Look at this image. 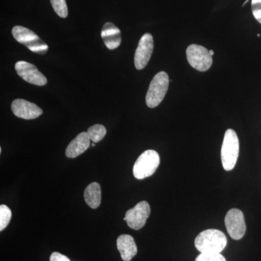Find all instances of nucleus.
Wrapping results in <instances>:
<instances>
[{
	"label": "nucleus",
	"instance_id": "f257e3e1",
	"mask_svg": "<svg viewBox=\"0 0 261 261\" xmlns=\"http://www.w3.org/2000/svg\"><path fill=\"white\" fill-rule=\"evenodd\" d=\"M226 244V235L217 229L205 230L195 240V247L200 253H221Z\"/></svg>",
	"mask_w": 261,
	"mask_h": 261
},
{
	"label": "nucleus",
	"instance_id": "f03ea898",
	"mask_svg": "<svg viewBox=\"0 0 261 261\" xmlns=\"http://www.w3.org/2000/svg\"><path fill=\"white\" fill-rule=\"evenodd\" d=\"M240 152V142L238 135L233 129L226 130L225 133L222 147H221V161L226 171H231L234 168Z\"/></svg>",
	"mask_w": 261,
	"mask_h": 261
},
{
	"label": "nucleus",
	"instance_id": "7ed1b4c3",
	"mask_svg": "<svg viewBox=\"0 0 261 261\" xmlns=\"http://www.w3.org/2000/svg\"><path fill=\"white\" fill-rule=\"evenodd\" d=\"M12 34L17 42L23 44L33 53L44 55L49 49V47L44 40L25 27L16 25L12 30Z\"/></svg>",
	"mask_w": 261,
	"mask_h": 261
},
{
	"label": "nucleus",
	"instance_id": "20e7f679",
	"mask_svg": "<svg viewBox=\"0 0 261 261\" xmlns=\"http://www.w3.org/2000/svg\"><path fill=\"white\" fill-rule=\"evenodd\" d=\"M169 86V77L165 71L158 73L149 84L146 95V104L149 108H154L162 102Z\"/></svg>",
	"mask_w": 261,
	"mask_h": 261
},
{
	"label": "nucleus",
	"instance_id": "39448f33",
	"mask_svg": "<svg viewBox=\"0 0 261 261\" xmlns=\"http://www.w3.org/2000/svg\"><path fill=\"white\" fill-rule=\"evenodd\" d=\"M159 154L152 149L143 152L136 161L133 167V174L137 179H144L152 176L160 165Z\"/></svg>",
	"mask_w": 261,
	"mask_h": 261
},
{
	"label": "nucleus",
	"instance_id": "423d86ee",
	"mask_svg": "<svg viewBox=\"0 0 261 261\" xmlns=\"http://www.w3.org/2000/svg\"><path fill=\"white\" fill-rule=\"evenodd\" d=\"M186 53L189 63L199 71H206L212 65V56L203 46L191 44L187 47Z\"/></svg>",
	"mask_w": 261,
	"mask_h": 261
},
{
	"label": "nucleus",
	"instance_id": "0eeeda50",
	"mask_svg": "<svg viewBox=\"0 0 261 261\" xmlns=\"http://www.w3.org/2000/svg\"><path fill=\"white\" fill-rule=\"evenodd\" d=\"M225 225L228 234L233 240H241L246 231L245 217L239 209H231L225 217Z\"/></svg>",
	"mask_w": 261,
	"mask_h": 261
},
{
	"label": "nucleus",
	"instance_id": "6e6552de",
	"mask_svg": "<svg viewBox=\"0 0 261 261\" xmlns=\"http://www.w3.org/2000/svg\"><path fill=\"white\" fill-rule=\"evenodd\" d=\"M150 215V206L146 201L139 202L126 213L124 220L130 228L140 230L145 226Z\"/></svg>",
	"mask_w": 261,
	"mask_h": 261
},
{
	"label": "nucleus",
	"instance_id": "1a4fd4ad",
	"mask_svg": "<svg viewBox=\"0 0 261 261\" xmlns=\"http://www.w3.org/2000/svg\"><path fill=\"white\" fill-rule=\"evenodd\" d=\"M154 49L153 37L149 33L144 34L136 49L135 65L137 70H142L147 65Z\"/></svg>",
	"mask_w": 261,
	"mask_h": 261
},
{
	"label": "nucleus",
	"instance_id": "9d476101",
	"mask_svg": "<svg viewBox=\"0 0 261 261\" xmlns=\"http://www.w3.org/2000/svg\"><path fill=\"white\" fill-rule=\"evenodd\" d=\"M15 70L19 76L29 83L37 86L47 84V78L42 74L35 65L25 61H18L15 64Z\"/></svg>",
	"mask_w": 261,
	"mask_h": 261
},
{
	"label": "nucleus",
	"instance_id": "9b49d317",
	"mask_svg": "<svg viewBox=\"0 0 261 261\" xmlns=\"http://www.w3.org/2000/svg\"><path fill=\"white\" fill-rule=\"evenodd\" d=\"M11 109L15 116L27 120L37 118L43 113L37 105L23 99H15L12 102Z\"/></svg>",
	"mask_w": 261,
	"mask_h": 261
},
{
	"label": "nucleus",
	"instance_id": "f8f14e48",
	"mask_svg": "<svg viewBox=\"0 0 261 261\" xmlns=\"http://www.w3.org/2000/svg\"><path fill=\"white\" fill-rule=\"evenodd\" d=\"M101 37L106 47L115 49L121 45V34L120 29L112 23H105L101 32Z\"/></svg>",
	"mask_w": 261,
	"mask_h": 261
},
{
	"label": "nucleus",
	"instance_id": "ddd939ff",
	"mask_svg": "<svg viewBox=\"0 0 261 261\" xmlns=\"http://www.w3.org/2000/svg\"><path fill=\"white\" fill-rule=\"evenodd\" d=\"M90 146V139L87 132H82L70 142L65 150V154L69 159H75L84 153Z\"/></svg>",
	"mask_w": 261,
	"mask_h": 261
},
{
	"label": "nucleus",
	"instance_id": "4468645a",
	"mask_svg": "<svg viewBox=\"0 0 261 261\" xmlns=\"http://www.w3.org/2000/svg\"><path fill=\"white\" fill-rule=\"evenodd\" d=\"M117 247L121 253L122 260L130 261L137 255V247L130 235L122 234L117 240Z\"/></svg>",
	"mask_w": 261,
	"mask_h": 261
},
{
	"label": "nucleus",
	"instance_id": "2eb2a0df",
	"mask_svg": "<svg viewBox=\"0 0 261 261\" xmlns=\"http://www.w3.org/2000/svg\"><path fill=\"white\" fill-rule=\"evenodd\" d=\"M84 200L92 209H96L101 203V187L97 182L90 184L84 191Z\"/></svg>",
	"mask_w": 261,
	"mask_h": 261
},
{
	"label": "nucleus",
	"instance_id": "dca6fc26",
	"mask_svg": "<svg viewBox=\"0 0 261 261\" xmlns=\"http://www.w3.org/2000/svg\"><path fill=\"white\" fill-rule=\"evenodd\" d=\"M106 133H107V130H106V127L101 124L94 125V126L89 127L87 130L89 139L94 143L100 142L104 138Z\"/></svg>",
	"mask_w": 261,
	"mask_h": 261
},
{
	"label": "nucleus",
	"instance_id": "f3484780",
	"mask_svg": "<svg viewBox=\"0 0 261 261\" xmlns=\"http://www.w3.org/2000/svg\"><path fill=\"white\" fill-rule=\"evenodd\" d=\"M12 212L5 205H0V231H3L9 224L11 220Z\"/></svg>",
	"mask_w": 261,
	"mask_h": 261
},
{
	"label": "nucleus",
	"instance_id": "a211bd4d",
	"mask_svg": "<svg viewBox=\"0 0 261 261\" xmlns=\"http://www.w3.org/2000/svg\"><path fill=\"white\" fill-rule=\"evenodd\" d=\"M51 6L58 16L67 18L68 15V7L65 0H50Z\"/></svg>",
	"mask_w": 261,
	"mask_h": 261
},
{
	"label": "nucleus",
	"instance_id": "6ab92c4d",
	"mask_svg": "<svg viewBox=\"0 0 261 261\" xmlns=\"http://www.w3.org/2000/svg\"><path fill=\"white\" fill-rule=\"evenodd\" d=\"M195 261H226L220 253H200Z\"/></svg>",
	"mask_w": 261,
	"mask_h": 261
},
{
	"label": "nucleus",
	"instance_id": "aec40b11",
	"mask_svg": "<svg viewBox=\"0 0 261 261\" xmlns=\"http://www.w3.org/2000/svg\"><path fill=\"white\" fill-rule=\"evenodd\" d=\"M251 5L252 14L261 24V0H252Z\"/></svg>",
	"mask_w": 261,
	"mask_h": 261
},
{
	"label": "nucleus",
	"instance_id": "412c9836",
	"mask_svg": "<svg viewBox=\"0 0 261 261\" xmlns=\"http://www.w3.org/2000/svg\"><path fill=\"white\" fill-rule=\"evenodd\" d=\"M50 261H70L68 257L63 255V254L59 253V252H55L51 254L50 256Z\"/></svg>",
	"mask_w": 261,
	"mask_h": 261
},
{
	"label": "nucleus",
	"instance_id": "4be33fe9",
	"mask_svg": "<svg viewBox=\"0 0 261 261\" xmlns=\"http://www.w3.org/2000/svg\"><path fill=\"white\" fill-rule=\"evenodd\" d=\"M209 53H210V55L211 56H214V50H209Z\"/></svg>",
	"mask_w": 261,
	"mask_h": 261
},
{
	"label": "nucleus",
	"instance_id": "5701e85b",
	"mask_svg": "<svg viewBox=\"0 0 261 261\" xmlns=\"http://www.w3.org/2000/svg\"><path fill=\"white\" fill-rule=\"evenodd\" d=\"M250 1V0H246V1L245 2V3H244V4L243 5V7L245 6V4H246V3H247V2H249Z\"/></svg>",
	"mask_w": 261,
	"mask_h": 261
},
{
	"label": "nucleus",
	"instance_id": "b1692460",
	"mask_svg": "<svg viewBox=\"0 0 261 261\" xmlns=\"http://www.w3.org/2000/svg\"><path fill=\"white\" fill-rule=\"evenodd\" d=\"M92 145V147H94V146H95V145H94V142H93V143H92V145Z\"/></svg>",
	"mask_w": 261,
	"mask_h": 261
}]
</instances>
